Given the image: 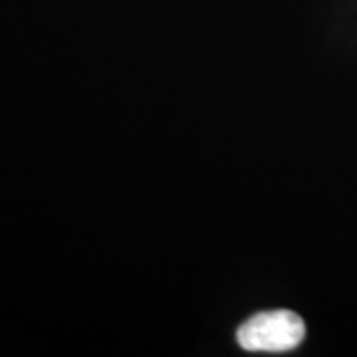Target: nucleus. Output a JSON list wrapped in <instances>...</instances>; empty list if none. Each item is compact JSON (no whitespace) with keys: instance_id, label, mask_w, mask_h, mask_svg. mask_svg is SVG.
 <instances>
[{"instance_id":"1","label":"nucleus","mask_w":357,"mask_h":357,"mask_svg":"<svg viewBox=\"0 0 357 357\" xmlns=\"http://www.w3.org/2000/svg\"><path fill=\"white\" fill-rule=\"evenodd\" d=\"M306 337V324L292 310H272L246 319L236 332V342L246 351L282 354L296 349Z\"/></svg>"}]
</instances>
